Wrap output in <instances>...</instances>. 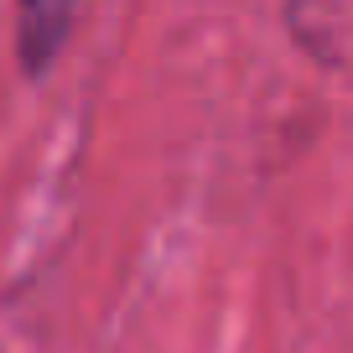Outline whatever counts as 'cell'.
I'll list each match as a JSON object with an SVG mask.
<instances>
[{"label":"cell","instance_id":"1","mask_svg":"<svg viewBox=\"0 0 353 353\" xmlns=\"http://www.w3.org/2000/svg\"><path fill=\"white\" fill-rule=\"evenodd\" d=\"M73 21H78V16L68 11V6H47V0L21 6V16H16V42H21V68H26L32 78L52 68V57L63 52Z\"/></svg>","mask_w":353,"mask_h":353}]
</instances>
